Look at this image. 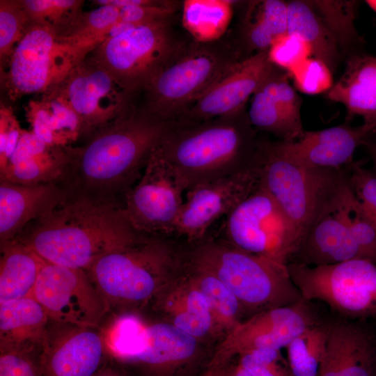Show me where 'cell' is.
<instances>
[{"mask_svg":"<svg viewBox=\"0 0 376 376\" xmlns=\"http://www.w3.org/2000/svg\"><path fill=\"white\" fill-rule=\"evenodd\" d=\"M171 123L130 100L84 143L63 147L65 164L56 182L69 196L123 205Z\"/></svg>","mask_w":376,"mask_h":376,"instance_id":"cell-1","label":"cell"},{"mask_svg":"<svg viewBox=\"0 0 376 376\" xmlns=\"http://www.w3.org/2000/svg\"><path fill=\"white\" fill-rule=\"evenodd\" d=\"M141 233L128 221L123 205L68 195L14 240L29 246L47 263L86 271Z\"/></svg>","mask_w":376,"mask_h":376,"instance_id":"cell-2","label":"cell"},{"mask_svg":"<svg viewBox=\"0 0 376 376\" xmlns=\"http://www.w3.org/2000/svg\"><path fill=\"white\" fill-rule=\"evenodd\" d=\"M244 109L200 122H172L156 148L185 191L255 164L260 143Z\"/></svg>","mask_w":376,"mask_h":376,"instance_id":"cell-3","label":"cell"},{"mask_svg":"<svg viewBox=\"0 0 376 376\" xmlns=\"http://www.w3.org/2000/svg\"><path fill=\"white\" fill-rule=\"evenodd\" d=\"M173 238L141 233L86 270L110 308L143 306L185 273L186 247Z\"/></svg>","mask_w":376,"mask_h":376,"instance_id":"cell-4","label":"cell"},{"mask_svg":"<svg viewBox=\"0 0 376 376\" xmlns=\"http://www.w3.org/2000/svg\"><path fill=\"white\" fill-rule=\"evenodd\" d=\"M187 244L189 263L222 281L242 308L260 312L303 299L285 265L242 251L208 233Z\"/></svg>","mask_w":376,"mask_h":376,"instance_id":"cell-5","label":"cell"},{"mask_svg":"<svg viewBox=\"0 0 376 376\" xmlns=\"http://www.w3.org/2000/svg\"><path fill=\"white\" fill-rule=\"evenodd\" d=\"M259 162L260 185L291 221L302 241L320 219L337 210L349 184L346 167L298 166L274 154L266 141L260 145Z\"/></svg>","mask_w":376,"mask_h":376,"instance_id":"cell-6","label":"cell"},{"mask_svg":"<svg viewBox=\"0 0 376 376\" xmlns=\"http://www.w3.org/2000/svg\"><path fill=\"white\" fill-rule=\"evenodd\" d=\"M238 52L226 41L182 44L157 72L139 101L151 113L175 121L204 91L234 64Z\"/></svg>","mask_w":376,"mask_h":376,"instance_id":"cell-7","label":"cell"},{"mask_svg":"<svg viewBox=\"0 0 376 376\" xmlns=\"http://www.w3.org/2000/svg\"><path fill=\"white\" fill-rule=\"evenodd\" d=\"M169 19L136 25L104 40L86 57L112 77L128 100L134 99L183 44L176 40Z\"/></svg>","mask_w":376,"mask_h":376,"instance_id":"cell-8","label":"cell"},{"mask_svg":"<svg viewBox=\"0 0 376 376\" xmlns=\"http://www.w3.org/2000/svg\"><path fill=\"white\" fill-rule=\"evenodd\" d=\"M223 239L247 253L287 265L301 238L276 201L260 185L226 217Z\"/></svg>","mask_w":376,"mask_h":376,"instance_id":"cell-9","label":"cell"},{"mask_svg":"<svg viewBox=\"0 0 376 376\" xmlns=\"http://www.w3.org/2000/svg\"><path fill=\"white\" fill-rule=\"evenodd\" d=\"M305 301L319 300L354 318H376V263L366 258L336 264L287 265Z\"/></svg>","mask_w":376,"mask_h":376,"instance_id":"cell-10","label":"cell"},{"mask_svg":"<svg viewBox=\"0 0 376 376\" xmlns=\"http://www.w3.org/2000/svg\"><path fill=\"white\" fill-rule=\"evenodd\" d=\"M75 65L72 52L58 40L53 28L30 22L1 66V86L12 101L42 95L60 84Z\"/></svg>","mask_w":376,"mask_h":376,"instance_id":"cell-11","label":"cell"},{"mask_svg":"<svg viewBox=\"0 0 376 376\" xmlns=\"http://www.w3.org/2000/svg\"><path fill=\"white\" fill-rule=\"evenodd\" d=\"M50 320L97 328L110 306L84 269L46 262L31 295Z\"/></svg>","mask_w":376,"mask_h":376,"instance_id":"cell-12","label":"cell"},{"mask_svg":"<svg viewBox=\"0 0 376 376\" xmlns=\"http://www.w3.org/2000/svg\"><path fill=\"white\" fill-rule=\"evenodd\" d=\"M183 191L175 174L155 148L141 178L125 196L124 214L140 233L175 237L176 222L184 203Z\"/></svg>","mask_w":376,"mask_h":376,"instance_id":"cell-13","label":"cell"},{"mask_svg":"<svg viewBox=\"0 0 376 376\" xmlns=\"http://www.w3.org/2000/svg\"><path fill=\"white\" fill-rule=\"evenodd\" d=\"M260 182L258 157L249 168L189 189L176 222L175 238H182L189 243L201 240L219 219L226 217Z\"/></svg>","mask_w":376,"mask_h":376,"instance_id":"cell-14","label":"cell"},{"mask_svg":"<svg viewBox=\"0 0 376 376\" xmlns=\"http://www.w3.org/2000/svg\"><path fill=\"white\" fill-rule=\"evenodd\" d=\"M44 94L58 97L70 106L79 118L85 139L116 118L130 101L112 77L87 57Z\"/></svg>","mask_w":376,"mask_h":376,"instance_id":"cell-15","label":"cell"},{"mask_svg":"<svg viewBox=\"0 0 376 376\" xmlns=\"http://www.w3.org/2000/svg\"><path fill=\"white\" fill-rule=\"evenodd\" d=\"M304 299L258 313L238 322L217 347L210 367L225 365L235 355L259 349L281 350L308 327L315 324Z\"/></svg>","mask_w":376,"mask_h":376,"instance_id":"cell-16","label":"cell"},{"mask_svg":"<svg viewBox=\"0 0 376 376\" xmlns=\"http://www.w3.org/2000/svg\"><path fill=\"white\" fill-rule=\"evenodd\" d=\"M106 353L102 333L96 328L49 320L38 363L41 376H93Z\"/></svg>","mask_w":376,"mask_h":376,"instance_id":"cell-17","label":"cell"},{"mask_svg":"<svg viewBox=\"0 0 376 376\" xmlns=\"http://www.w3.org/2000/svg\"><path fill=\"white\" fill-rule=\"evenodd\" d=\"M267 51L256 52L234 64L199 95L173 122H200L244 110L274 68Z\"/></svg>","mask_w":376,"mask_h":376,"instance_id":"cell-18","label":"cell"},{"mask_svg":"<svg viewBox=\"0 0 376 376\" xmlns=\"http://www.w3.org/2000/svg\"><path fill=\"white\" fill-rule=\"evenodd\" d=\"M373 132L363 125L345 123L318 131H304L294 141H267L269 148L280 157L308 168L343 169L353 162L355 150L368 146Z\"/></svg>","mask_w":376,"mask_h":376,"instance_id":"cell-19","label":"cell"},{"mask_svg":"<svg viewBox=\"0 0 376 376\" xmlns=\"http://www.w3.org/2000/svg\"><path fill=\"white\" fill-rule=\"evenodd\" d=\"M68 196L56 181L23 185L0 181V242L13 240L31 221Z\"/></svg>","mask_w":376,"mask_h":376,"instance_id":"cell-20","label":"cell"},{"mask_svg":"<svg viewBox=\"0 0 376 376\" xmlns=\"http://www.w3.org/2000/svg\"><path fill=\"white\" fill-rule=\"evenodd\" d=\"M376 344L366 330L352 324L330 327L318 376H373Z\"/></svg>","mask_w":376,"mask_h":376,"instance_id":"cell-21","label":"cell"},{"mask_svg":"<svg viewBox=\"0 0 376 376\" xmlns=\"http://www.w3.org/2000/svg\"><path fill=\"white\" fill-rule=\"evenodd\" d=\"M326 97L343 104L346 120L363 118L365 127L376 131V56L354 54L347 62L340 78L326 93Z\"/></svg>","mask_w":376,"mask_h":376,"instance_id":"cell-22","label":"cell"},{"mask_svg":"<svg viewBox=\"0 0 376 376\" xmlns=\"http://www.w3.org/2000/svg\"><path fill=\"white\" fill-rule=\"evenodd\" d=\"M64 164L63 147L49 146L23 129L11 157L0 168V181L23 185L56 182Z\"/></svg>","mask_w":376,"mask_h":376,"instance_id":"cell-23","label":"cell"},{"mask_svg":"<svg viewBox=\"0 0 376 376\" xmlns=\"http://www.w3.org/2000/svg\"><path fill=\"white\" fill-rule=\"evenodd\" d=\"M296 255L299 258L297 263L310 266L365 258L338 210L316 222L304 238Z\"/></svg>","mask_w":376,"mask_h":376,"instance_id":"cell-24","label":"cell"},{"mask_svg":"<svg viewBox=\"0 0 376 376\" xmlns=\"http://www.w3.org/2000/svg\"><path fill=\"white\" fill-rule=\"evenodd\" d=\"M49 321L32 296L0 304V350L31 354L41 348Z\"/></svg>","mask_w":376,"mask_h":376,"instance_id":"cell-25","label":"cell"},{"mask_svg":"<svg viewBox=\"0 0 376 376\" xmlns=\"http://www.w3.org/2000/svg\"><path fill=\"white\" fill-rule=\"evenodd\" d=\"M171 323L195 337L213 331L214 322L210 304L186 272L170 284L157 297Z\"/></svg>","mask_w":376,"mask_h":376,"instance_id":"cell-26","label":"cell"},{"mask_svg":"<svg viewBox=\"0 0 376 376\" xmlns=\"http://www.w3.org/2000/svg\"><path fill=\"white\" fill-rule=\"evenodd\" d=\"M24 111L31 132L49 146H72L82 137L79 118L58 97L43 94L40 100H29Z\"/></svg>","mask_w":376,"mask_h":376,"instance_id":"cell-27","label":"cell"},{"mask_svg":"<svg viewBox=\"0 0 376 376\" xmlns=\"http://www.w3.org/2000/svg\"><path fill=\"white\" fill-rule=\"evenodd\" d=\"M196 347L197 338L171 322L147 324L143 349L132 362L153 370H164L187 362Z\"/></svg>","mask_w":376,"mask_h":376,"instance_id":"cell-28","label":"cell"},{"mask_svg":"<svg viewBox=\"0 0 376 376\" xmlns=\"http://www.w3.org/2000/svg\"><path fill=\"white\" fill-rule=\"evenodd\" d=\"M45 263L24 243L16 240L1 242L0 304L31 296Z\"/></svg>","mask_w":376,"mask_h":376,"instance_id":"cell-29","label":"cell"},{"mask_svg":"<svg viewBox=\"0 0 376 376\" xmlns=\"http://www.w3.org/2000/svg\"><path fill=\"white\" fill-rule=\"evenodd\" d=\"M120 20L119 8L103 5L88 12L81 11L54 29L58 40L69 47L77 64L109 38L112 28Z\"/></svg>","mask_w":376,"mask_h":376,"instance_id":"cell-30","label":"cell"},{"mask_svg":"<svg viewBox=\"0 0 376 376\" xmlns=\"http://www.w3.org/2000/svg\"><path fill=\"white\" fill-rule=\"evenodd\" d=\"M288 33L302 39L309 46L312 56L334 70L339 56V44L308 1L288 2Z\"/></svg>","mask_w":376,"mask_h":376,"instance_id":"cell-31","label":"cell"},{"mask_svg":"<svg viewBox=\"0 0 376 376\" xmlns=\"http://www.w3.org/2000/svg\"><path fill=\"white\" fill-rule=\"evenodd\" d=\"M244 24L243 38L246 47L256 53L267 51L275 40L288 33V2L253 1Z\"/></svg>","mask_w":376,"mask_h":376,"instance_id":"cell-32","label":"cell"},{"mask_svg":"<svg viewBox=\"0 0 376 376\" xmlns=\"http://www.w3.org/2000/svg\"><path fill=\"white\" fill-rule=\"evenodd\" d=\"M233 1L228 0H186L182 3L184 28L198 42L220 40L233 16Z\"/></svg>","mask_w":376,"mask_h":376,"instance_id":"cell-33","label":"cell"},{"mask_svg":"<svg viewBox=\"0 0 376 376\" xmlns=\"http://www.w3.org/2000/svg\"><path fill=\"white\" fill-rule=\"evenodd\" d=\"M187 272L195 285L207 298L212 314L214 329L226 334L239 321L242 308L230 290L218 278L191 266L188 261Z\"/></svg>","mask_w":376,"mask_h":376,"instance_id":"cell-34","label":"cell"},{"mask_svg":"<svg viewBox=\"0 0 376 376\" xmlns=\"http://www.w3.org/2000/svg\"><path fill=\"white\" fill-rule=\"evenodd\" d=\"M329 329L313 324L287 345L288 363L293 376H318Z\"/></svg>","mask_w":376,"mask_h":376,"instance_id":"cell-35","label":"cell"},{"mask_svg":"<svg viewBox=\"0 0 376 376\" xmlns=\"http://www.w3.org/2000/svg\"><path fill=\"white\" fill-rule=\"evenodd\" d=\"M247 116L253 127L271 133L281 141H296L304 132L303 127L288 117L261 85L252 96Z\"/></svg>","mask_w":376,"mask_h":376,"instance_id":"cell-36","label":"cell"},{"mask_svg":"<svg viewBox=\"0 0 376 376\" xmlns=\"http://www.w3.org/2000/svg\"><path fill=\"white\" fill-rule=\"evenodd\" d=\"M146 324L131 313L116 316L102 332L107 352L118 360L132 362L143 349Z\"/></svg>","mask_w":376,"mask_h":376,"instance_id":"cell-37","label":"cell"},{"mask_svg":"<svg viewBox=\"0 0 376 376\" xmlns=\"http://www.w3.org/2000/svg\"><path fill=\"white\" fill-rule=\"evenodd\" d=\"M337 210L347 224L364 258L376 263V220L357 199L350 183L343 192Z\"/></svg>","mask_w":376,"mask_h":376,"instance_id":"cell-38","label":"cell"},{"mask_svg":"<svg viewBox=\"0 0 376 376\" xmlns=\"http://www.w3.org/2000/svg\"><path fill=\"white\" fill-rule=\"evenodd\" d=\"M332 32L339 45H350L359 38L354 24V1H308Z\"/></svg>","mask_w":376,"mask_h":376,"instance_id":"cell-39","label":"cell"},{"mask_svg":"<svg viewBox=\"0 0 376 376\" xmlns=\"http://www.w3.org/2000/svg\"><path fill=\"white\" fill-rule=\"evenodd\" d=\"M30 24L21 0H0V63L2 66Z\"/></svg>","mask_w":376,"mask_h":376,"instance_id":"cell-40","label":"cell"},{"mask_svg":"<svg viewBox=\"0 0 376 376\" xmlns=\"http://www.w3.org/2000/svg\"><path fill=\"white\" fill-rule=\"evenodd\" d=\"M81 0H21L30 22L56 29L82 11Z\"/></svg>","mask_w":376,"mask_h":376,"instance_id":"cell-41","label":"cell"},{"mask_svg":"<svg viewBox=\"0 0 376 376\" xmlns=\"http://www.w3.org/2000/svg\"><path fill=\"white\" fill-rule=\"evenodd\" d=\"M288 75L297 90L308 95L327 93L334 84L330 68L313 56L297 65Z\"/></svg>","mask_w":376,"mask_h":376,"instance_id":"cell-42","label":"cell"},{"mask_svg":"<svg viewBox=\"0 0 376 376\" xmlns=\"http://www.w3.org/2000/svg\"><path fill=\"white\" fill-rule=\"evenodd\" d=\"M267 56L272 65L288 72L311 57L312 52L299 36L287 33L273 42L267 50Z\"/></svg>","mask_w":376,"mask_h":376,"instance_id":"cell-43","label":"cell"},{"mask_svg":"<svg viewBox=\"0 0 376 376\" xmlns=\"http://www.w3.org/2000/svg\"><path fill=\"white\" fill-rule=\"evenodd\" d=\"M238 364L251 376H293L279 350L250 351L240 355Z\"/></svg>","mask_w":376,"mask_h":376,"instance_id":"cell-44","label":"cell"},{"mask_svg":"<svg viewBox=\"0 0 376 376\" xmlns=\"http://www.w3.org/2000/svg\"><path fill=\"white\" fill-rule=\"evenodd\" d=\"M350 186L354 195L376 220V172L353 162L346 166Z\"/></svg>","mask_w":376,"mask_h":376,"instance_id":"cell-45","label":"cell"},{"mask_svg":"<svg viewBox=\"0 0 376 376\" xmlns=\"http://www.w3.org/2000/svg\"><path fill=\"white\" fill-rule=\"evenodd\" d=\"M0 376H41L38 363L31 354L2 352L0 355Z\"/></svg>","mask_w":376,"mask_h":376,"instance_id":"cell-46","label":"cell"},{"mask_svg":"<svg viewBox=\"0 0 376 376\" xmlns=\"http://www.w3.org/2000/svg\"><path fill=\"white\" fill-rule=\"evenodd\" d=\"M229 370L225 365L210 367L204 376H228Z\"/></svg>","mask_w":376,"mask_h":376,"instance_id":"cell-47","label":"cell"},{"mask_svg":"<svg viewBox=\"0 0 376 376\" xmlns=\"http://www.w3.org/2000/svg\"><path fill=\"white\" fill-rule=\"evenodd\" d=\"M228 376H251L246 370L241 366L237 364L234 368H230Z\"/></svg>","mask_w":376,"mask_h":376,"instance_id":"cell-48","label":"cell"},{"mask_svg":"<svg viewBox=\"0 0 376 376\" xmlns=\"http://www.w3.org/2000/svg\"><path fill=\"white\" fill-rule=\"evenodd\" d=\"M93 376H121L109 367H102Z\"/></svg>","mask_w":376,"mask_h":376,"instance_id":"cell-49","label":"cell"},{"mask_svg":"<svg viewBox=\"0 0 376 376\" xmlns=\"http://www.w3.org/2000/svg\"><path fill=\"white\" fill-rule=\"evenodd\" d=\"M375 137L373 139L370 141L369 144L368 145L370 153L372 156V158L376 165V131L374 134Z\"/></svg>","mask_w":376,"mask_h":376,"instance_id":"cell-50","label":"cell"},{"mask_svg":"<svg viewBox=\"0 0 376 376\" xmlns=\"http://www.w3.org/2000/svg\"><path fill=\"white\" fill-rule=\"evenodd\" d=\"M367 3L376 11V1H367Z\"/></svg>","mask_w":376,"mask_h":376,"instance_id":"cell-51","label":"cell"}]
</instances>
